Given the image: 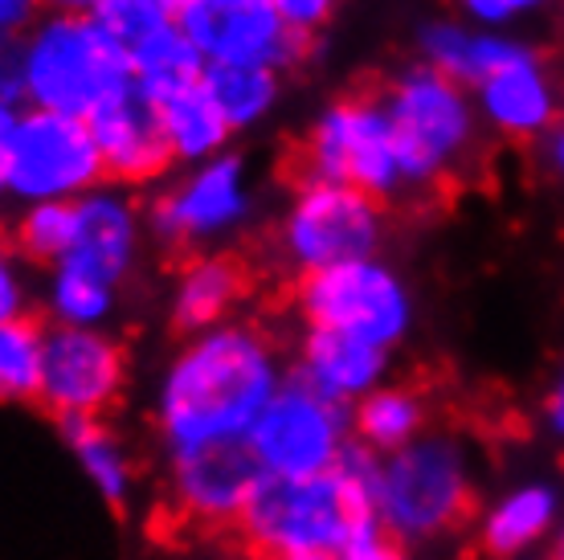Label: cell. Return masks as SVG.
<instances>
[{
  "label": "cell",
  "instance_id": "cell-3",
  "mask_svg": "<svg viewBox=\"0 0 564 560\" xmlns=\"http://www.w3.org/2000/svg\"><path fill=\"white\" fill-rule=\"evenodd\" d=\"M384 111L393 119L397 160L405 193L451 189L475 169L482 143V119L470 90L430 66H410L381 83Z\"/></svg>",
  "mask_w": 564,
  "mask_h": 560
},
{
  "label": "cell",
  "instance_id": "cell-15",
  "mask_svg": "<svg viewBox=\"0 0 564 560\" xmlns=\"http://www.w3.org/2000/svg\"><path fill=\"white\" fill-rule=\"evenodd\" d=\"M262 466L246 442H217V446L172 454L169 491L172 504L188 524L205 528H234L262 487Z\"/></svg>",
  "mask_w": 564,
  "mask_h": 560
},
{
  "label": "cell",
  "instance_id": "cell-1",
  "mask_svg": "<svg viewBox=\"0 0 564 560\" xmlns=\"http://www.w3.org/2000/svg\"><path fill=\"white\" fill-rule=\"evenodd\" d=\"M282 356L254 323H217L184 340L155 392V426L169 454L246 442L282 389Z\"/></svg>",
  "mask_w": 564,
  "mask_h": 560
},
{
  "label": "cell",
  "instance_id": "cell-4",
  "mask_svg": "<svg viewBox=\"0 0 564 560\" xmlns=\"http://www.w3.org/2000/svg\"><path fill=\"white\" fill-rule=\"evenodd\" d=\"M21 86L33 111L90 119L135 86L131 54L90 13H50L21 37Z\"/></svg>",
  "mask_w": 564,
  "mask_h": 560
},
{
  "label": "cell",
  "instance_id": "cell-22",
  "mask_svg": "<svg viewBox=\"0 0 564 560\" xmlns=\"http://www.w3.org/2000/svg\"><path fill=\"white\" fill-rule=\"evenodd\" d=\"M425 434V401L405 385H381L352 406V438L372 454H397Z\"/></svg>",
  "mask_w": 564,
  "mask_h": 560
},
{
  "label": "cell",
  "instance_id": "cell-39",
  "mask_svg": "<svg viewBox=\"0 0 564 560\" xmlns=\"http://www.w3.org/2000/svg\"><path fill=\"white\" fill-rule=\"evenodd\" d=\"M544 426L552 430V438L564 442V368H561V377L552 380L549 401H544Z\"/></svg>",
  "mask_w": 564,
  "mask_h": 560
},
{
  "label": "cell",
  "instance_id": "cell-23",
  "mask_svg": "<svg viewBox=\"0 0 564 560\" xmlns=\"http://www.w3.org/2000/svg\"><path fill=\"white\" fill-rule=\"evenodd\" d=\"M155 115H160V123H164L172 155H176V160H188V164H205L213 155H221L226 140L234 136L200 83L155 98Z\"/></svg>",
  "mask_w": 564,
  "mask_h": 560
},
{
  "label": "cell",
  "instance_id": "cell-14",
  "mask_svg": "<svg viewBox=\"0 0 564 560\" xmlns=\"http://www.w3.org/2000/svg\"><path fill=\"white\" fill-rule=\"evenodd\" d=\"M482 127L516 143H540L552 127L564 123V90L549 57L520 42L475 90Z\"/></svg>",
  "mask_w": 564,
  "mask_h": 560
},
{
  "label": "cell",
  "instance_id": "cell-17",
  "mask_svg": "<svg viewBox=\"0 0 564 560\" xmlns=\"http://www.w3.org/2000/svg\"><path fill=\"white\" fill-rule=\"evenodd\" d=\"M135 250H140V213H135V205L128 196L111 193V189H95V193L78 196L74 246L57 267L86 270V274L119 287L135 267Z\"/></svg>",
  "mask_w": 564,
  "mask_h": 560
},
{
  "label": "cell",
  "instance_id": "cell-10",
  "mask_svg": "<svg viewBox=\"0 0 564 560\" xmlns=\"http://www.w3.org/2000/svg\"><path fill=\"white\" fill-rule=\"evenodd\" d=\"M102 176L107 169L86 119L57 111H25L17 119L4 164V196L25 205L78 201L95 193Z\"/></svg>",
  "mask_w": 564,
  "mask_h": 560
},
{
  "label": "cell",
  "instance_id": "cell-19",
  "mask_svg": "<svg viewBox=\"0 0 564 560\" xmlns=\"http://www.w3.org/2000/svg\"><path fill=\"white\" fill-rule=\"evenodd\" d=\"M561 528V491L528 478L503 491L479 519V545L495 560H528Z\"/></svg>",
  "mask_w": 564,
  "mask_h": 560
},
{
  "label": "cell",
  "instance_id": "cell-8",
  "mask_svg": "<svg viewBox=\"0 0 564 560\" xmlns=\"http://www.w3.org/2000/svg\"><path fill=\"white\" fill-rule=\"evenodd\" d=\"M384 201L348 184H295L279 225V250L286 267L303 274L332 270L344 262L377 258L384 241Z\"/></svg>",
  "mask_w": 564,
  "mask_h": 560
},
{
  "label": "cell",
  "instance_id": "cell-6",
  "mask_svg": "<svg viewBox=\"0 0 564 560\" xmlns=\"http://www.w3.org/2000/svg\"><path fill=\"white\" fill-rule=\"evenodd\" d=\"M475 504L470 454L454 434H422L381 459L377 524L397 545H425L454 532Z\"/></svg>",
  "mask_w": 564,
  "mask_h": 560
},
{
  "label": "cell",
  "instance_id": "cell-16",
  "mask_svg": "<svg viewBox=\"0 0 564 560\" xmlns=\"http://www.w3.org/2000/svg\"><path fill=\"white\" fill-rule=\"evenodd\" d=\"M86 123H90V136L99 143L102 169L115 181L148 184V181H160L176 164L172 143L164 136V123L155 115V103L143 95L140 86H131L119 98H111Z\"/></svg>",
  "mask_w": 564,
  "mask_h": 560
},
{
  "label": "cell",
  "instance_id": "cell-29",
  "mask_svg": "<svg viewBox=\"0 0 564 560\" xmlns=\"http://www.w3.org/2000/svg\"><path fill=\"white\" fill-rule=\"evenodd\" d=\"M45 327L29 315L0 320V401H33Z\"/></svg>",
  "mask_w": 564,
  "mask_h": 560
},
{
  "label": "cell",
  "instance_id": "cell-24",
  "mask_svg": "<svg viewBox=\"0 0 564 560\" xmlns=\"http://www.w3.org/2000/svg\"><path fill=\"white\" fill-rule=\"evenodd\" d=\"M131 54V74H135V86L143 95L164 98L172 90H184V86H197L200 74H205V54L181 33L176 21L160 25L155 33H148L143 42H135L128 50Z\"/></svg>",
  "mask_w": 564,
  "mask_h": 560
},
{
  "label": "cell",
  "instance_id": "cell-25",
  "mask_svg": "<svg viewBox=\"0 0 564 560\" xmlns=\"http://www.w3.org/2000/svg\"><path fill=\"white\" fill-rule=\"evenodd\" d=\"M62 438L70 446L74 463L86 475V483L99 491L111 507H128L131 491H135V475H131V459L123 442L102 426V418L95 421H62Z\"/></svg>",
  "mask_w": 564,
  "mask_h": 560
},
{
  "label": "cell",
  "instance_id": "cell-35",
  "mask_svg": "<svg viewBox=\"0 0 564 560\" xmlns=\"http://www.w3.org/2000/svg\"><path fill=\"white\" fill-rule=\"evenodd\" d=\"M42 0H0V37H25L42 17Z\"/></svg>",
  "mask_w": 564,
  "mask_h": 560
},
{
  "label": "cell",
  "instance_id": "cell-28",
  "mask_svg": "<svg viewBox=\"0 0 564 560\" xmlns=\"http://www.w3.org/2000/svg\"><path fill=\"white\" fill-rule=\"evenodd\" d=\"M115 291H119V287L95 279V274H86V270L54 267L45 303H50V315H54L62 327H102L115 311Z\"/></svg>",
  "mask_w": 564,
  "mask_h": 560
},
{
  "label": "cell",
  "instance_id": "cell-42",
  "mask_svg": "<svg viewBox=\"0 0 564 560\" xmlns=\"http://www.w3.org/2000/svg\"><path fill=\"white\" fill-rule=\"evenodd\" d=\"M209 4H221V9H234V4H250V0H209Z\"/></svg>",
  "mask_w": 564,
  "mask_h": 560
},
{
  "label": "cell",
  "instance_id": "cell-18",
  "mask_svg": "<svg viewBox=\"0 0 564 560\" xmlns=\"http://www.w3.org/2000/svg\"><path fill=\"white\" fill-rule=\"evenodd\" d=\"M384 373H389V352L384 348H372L365 340L339 336V332H324V327L303 332L295 377L307 380L315 392H324L327 401L352 409L368 392L381 389Z\"/></svg>",
  "mask_w": 564,
  "mask_h": 560
},
{
  "label": "cell",
  "instance_id": "cell-40",
  "mask_svg": "<svg viewBox=\"0 0 564 560\" xmlns=\"http://www.w3.org/2000/svg\"><path fill=\"white\" fill-rule=\"evenodd\" d=\"M95 4L99 0H42V9H50V13H70V17L95 13Z\"/></svg>",
  "mask_w": 564,
  "mask_h": 560
},
{
  "label": "cell",
  "instance_id": "cell-11",
  "mask_svg": "<svg viewBox=\"0 0 564 560\" xmlns=\"http://www.w3.org/2000/svg\"><path fill=\"white\" fill-rule=\"evenodd\" d=\"M128 356L102 327H45L37 406L57 421H95L119 401Z\"/></svg>",
  "mask_w": 564,
  "mask_h": 560
},
{
  "label": "cell",
  "instance_id": "cell-7",
  "mask_svg": "<svg viewBox=\"0 0 564 560\" xmlns=\"http://www.w3.org/2000/svg\"><path fill=\"white\" fill-rule=\"evenodd\" d=\"M295 308L307 327L365 340L384 352L397 348L413 327L410 287L381 258L303 274L295 287Z\"/></svg>",
  "mask_w": 564,
  "mask_h": 560
},
{
  "label": "cell",
  "instance_id": "cell-36",
  "mask_svg": "<svg viewBox=\"0 0 564 560\" xmlns=\"http://www.w3.org/2000/svg\"><path fill=\"white\" fill-rule=\"evenodd\" d=\"M339 560H410V552H405V545H397L393 536L372 532V536H365L360 545L348 548Z\"/></svg>",
  "mask_w": 564,
  "mask_h": 560
},
{
  "label": "cell",
  "instance_id": "cell-30",
  "mask_svg": "<svg viewBox=\"0 0 564 560\" xmlns=\"http://www.w3.org/2000/svg\"><path fill=\"white\" fill-rule=\"evenodd\" d=\"M95 21H99L115 42H123L131 50L135 42H143L148 33H155L160 25L176 21L172 13H164L155 0H99L95 4Z\"/></svg>",
  "mask_w": 564,
  "mask_h": 560
},
{
  "label": "cell",
  "instance_id": "cell-32",
  "mask_svg": "<svg viewBox=\"0 0 564 560\" xmlns=\"http://www.w3.org/2000/svg\"><path fill=\"white\" fill-rule=\"evenodd\" d=\"M270 4H274V13L295 29V33L315 37V33L336 17V9L344 4V0H270Z\"/></svg>",
  "mask_w": 564,
  "mask_h": 560
},
{
  "label": "cell",
  "instance_id": "cell-12",
  "mask_svg": "<svg viewBox=\"0 0 564 560\" xmlns=\"http://www.w3.org/2000/svg\"><path fill=\"white\" fill-rule=\"evenodd\" d=\"M250 217V184L238 155H213L148 205L152 234L172 250H197Z\"/></svg>",
  "mask_w": 564,
  "mask_h": 560
},
{
  "label": "cell",
  "instance_id": "cell-21",
  "mask_svg": "<svg viewBox=\"0 0 564 560\" xmlns=\"http://www.w3.org/2000/svg\"><path fill=\"white\" fill-rule=\"evenodd\" d=\"M516 37L495 33V29L463 25V21H434L422 29V57L425 66L446 74L451 83L475 90L487 74L516 50Z\"/></svg>",
  "mask_w": 564,
  "mask_h": 560
},
{
  "label": "cell",
  "instance_id": "cell-41",
  "mask_svg": "<svg viewBox=\"0 0 564 560\" xmlns=\"http://www.w3.org/2000/svg\"><path fill=\"white\" fill-rule=\"evenodd\" d=\"M155 4H160L164 13H172V17H176V13H181V9H184V0H155Z\"/></svg>",
  "mask_w": 564,
  "mask_h": 560
},
{
  "label": "cell",
  "instance_id": "cell-31",
  "mask_svg": "<svg viewBox=\"0 0 564 560\" xmlns=\"http://www.w3.org/2000/svg\"><path fill=\"white\" fill-rule=\"evenodd\" d=\"M458 4H463V13L479 29L503 33V25L520 21V17L540 13V9H552V4H561V0H458Z\"/></svg>",
  "mask_w": 564,
  "mask_h": 560
},
{
  "label": "cell",
  "instance_id": "cell-45",
  "mask_svg": "<svg viewBox=\"0 0 564 560\" xmlns=\"http://www.w3.org/2000/svg\"><path fill=\"white\" fill-rule=\"evenodd\" d=\"M561 13H564V0H561Z\"/></svg>",
  "mask_w": 564,
  "mask_h": 560
},
{
  "label": "cell",
  "instance_id": "cell-27",
  "mask_svg": "<svg viewBox=\"0 0 564 560\" xmlns=\"http://www.w3.org/2000/svg\"><path fill=\"white\" fill-rule=\"evenodd\" d=\"M74 229H78V201H45V205H29L13 225V246L21 258L42 262L54 270L74 246Z\"/></svg>",
  "mask_w": 564,
  "mask_h": 560
},
{
  "label": "cell",
  "instance_id": "cell-9",
  "mask_svg": "<svg viewBox=\"0 0 564 560\" xmlns=\"http://www.w3.org/2000/svg\"><path fill=\"white\" fill-rule=\"evenodd\" d=\"M267 478H315L352 446V409L327 401L307 380L286 377L246 438Z\"/></svg>",
  "mask_w": 564,
  "mask_h": 560
},
{
  "label": "cell",
  "instance_id": "cell-37",
  "mask_svg": "<svg viewBox=\"0 0 564 560\" xmlns=\"http://www.w3.org/2000/svg\"><path fill=\"white\" fill-rule=\"evenodd\" d=\"M540 152H544V169L552 172V181L564 189V123H556L549 136L540 140Z\"/></svg>",
  "mask_w": 564,
  "mask_h": 560
},
{
  "label": "cell",
  "instance_id": "cell-33",
  "mask_svg": "<svg viewBox=\"0 0 564 560\" xmlns=\"http://www.w3.org/2000/svg\"><path fill=\"white\" fill-rule=\"evenodd\" d=\"M25 303H29L25 274H21L13 254L0 246V320H17V315H25Z\"/></svg>",
  "mask_w": 564,
  "mask_h": 560
},
{
  "label": "cell",
  "instance_id": "cell-26",
  "mask_svg": "<svg viewBox=\"0 0 564 560\" xmlns=\"http://www.w3.org/2000/svg\"><path fill=\"white\" fill-rule=\"evenodd\" d=\"M205 95L213 98V107L221 111V119L229 123V131L254 127L258 119H267L279 103L282 78L274 71L262 66H229V62H205L200 74Z\"/></svg>",
  "mask_w": 564,
  "mask_h": 560
},
{
  "label": "cell",
  "instance_id": "cell-20",
  "mask_svg": "<svg viewBox=\"0 0 564 560\" xmlns=\"http://www.w3.org/2000/svg\"><path fill=\"white\" fill-rule=\"evenodd\" d=\"M250 291V270L229 254H200L188 258L172 287V323L184 336L209 332L217 323H229V311Z\"/></svg>",
  "mask_w": 564,
  "mask_h": 560
},
{
  "label": "cell",
  "instance_id": "cell-13",
  "mask_svg": "<svg viewBox=\"0 0 564 560\" xmlns=\"http://www.w3.org/2000/svg\"><path fill=\"white\" fill-rule=\"evenodd\" d=\"M176 25L205 54V62H229V66H262L282 74L311 50V37L286 25L270 0H250L234 9L209 0H184Z\"/></svg>",
  "mask_w": 564,
  "mask_h": 560
},
{
  "label": "cell",
  "instance_id": "cell-38",
  "mask_svg": "<svg viewBox=\"0 0 564 560\" xmlns=\"http://www.w3.org/2000/svg\"><path fill=\"white\" fill-rule=\"evenodd\" d=\"M17 119H21V107L0 98V196H4V164H9V143H13Z\"/></svg>",
  "mask_w": 564,
  "mask_h": 560
},
{
  "label": "cell",
  "instance_id": "cell-34",
  "mask_svg": "<svg viewBox=\"0 0 564 560\" xmlns=\"http://www.w3.org/2000/svg\"><path fill=\"white\" fill-rule=\"evenodd\" d=\"M0 98L4 103H25L21 86V37H0Z\"/></svg>",
  "mask_w": 564,
  "mask_h": 560
},
{
  "label": "cell",
  "instance_id": "cell-44",
  "mask_svg": "<svg viewBox=\"0 0 564 560\" xmlns=\"http://www.w3.org/2000/svg\"><path fill=\"white\" fill-rule=\"evenodd\" d=\"M303 560H339V557H303Z\"/></svg>",
  "mask_w": 564,
  "mask_h": 560
},
{
  "label": "cell",
  "instance_id": "cell-5",
  "mask_svg": "<svg viewBox=\"0 0 564 560\" xmlns=\"http://www.w3.org/2000/svg\"><path fill=\"white\" fill-rule=\"evenodd\" d=\"M291 176L295 184H348L384 205L405 196L393 119L384 111L381 86H360L327 103L291 152Z\"/></svg>",
  "mask_w": 564,
  "mask_h": 560
},
{
  "label": "cell",
  "instance_id": "cell-43",
  "mask_svg": "<svg viewBox=\"0 0 564 560\" xmlns=\"http://www.w3.org/2000/svg\"><path fill=\"white\" fill-rule=\"evenodd\" d=\"M552 552H561V557H564V532H561V540H556V548H552Z\"/></svg>",
  "mask_w": 564,
  "mask_h": 560
},
{
  "label": "cell",
  "instance_id": "cell-2",
  "mask_svg": "<svg viewBox=\"0 0 564 560\" xmlns=\"http://www.w3.org/2000/svg\"><path fill=\"white\" fill-rule=\"evenodd\" d=\"M377 478L381 454L352 438V446L339 454L327 475L262 478L234 532L254 560L344 557L365 536L381 532Z\"/></svg>",
  "mask_w": 564,
  "mask_h": 560
}]
</instances>
